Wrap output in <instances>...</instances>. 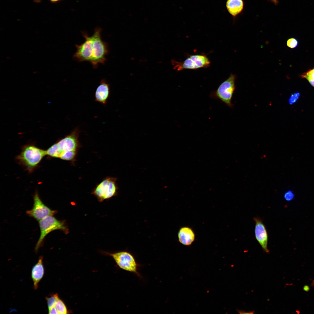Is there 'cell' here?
I'll return each instance as SVG.
<instances>
[{"label": "cell", "instance_id": "ffe728a7", "mask_svg": "<svg viewBox=\"0 0 314 314\" xmlns=\"http://www.w3.org/2000/svg\"><path fill=\"white\" fill-rule=\"evenodd\" d=\"M300 96L299 92H296L292 94L289 99V103L290 105H292L295 103L298 99Z\"/></svg>", "mask_w": 314, "mask_h": 314}, {"label": "cell", "instance_id": "cb8c5ba5", "mask_svg": "<svg viewBox=\"0 0 314 314\" xmlns=\"http://www.w3.org/2000/svg\"><path fill=\"white\" fill-rule=\"evenodd\" d=\"M237 311L240 314H253V313H254V311H244V310H238V309L237 310Z\"/></svg>", "mask_w": 314, "mask_h": 314}, {"label": "cell", "instance_id": "d6986e66", "mask_svg": "<svg viewBox=\"0 0 314 314\" xmlns=\"http://www.w3.org/2000/svg\"><path fill=\"white\" fill-rule=\"evenodd\" d=\"M287 45L288 47L291 48H294L297 46L298 42L297 40L295 38H290L288 40Z\"/></svg>", "mask_w": 314, "mask_h": 314}, {"label": "cell", "instance_id": "7c38bea8", "mask_svg": "<svg viewBox=\"0 0 314 314\" xmlns=\"http://www.w3.org/2000/svg\"><path fill=\"white\" fill-rule=\"evenodd\" d=\"M110 94L109 85L104 79L102 80L95 93V101L104 105L106 104Z\"/></svg>", "mask_w": 314, "mask_h": 314}, {"label": "cell", "instance_id": "9c48e42d", "mask_svg": "<svg viewBox=\"0 0 314 314\" xmlns=\"http://www.w3.org/2000/svg\"><path fill=\"white\" fill-rule=\"evenodd\" d=\"M33 204L32 209L27 210L26 214L39 222L46 217L53 215L57 213L45 204L36 192L33 196Z\"/></svg>", "mask_w": 314, "mask_h": 314}, {"label": "cell", "instance_id": "8fae6325", "mask_svg": "<svg viewBox=\"0 0 314 314\" xmlns=\"http://www.w3.org/2000/svg\"><path fill=\"white\" fill-rule=\"evenodd\" d=\"M254 220L255 222V234L256 240L263 251L268 253L269 250L267 247L268 234L265 227L259 217H254Z\"/></svg>", "mask_w": 314, "mask_h": 314}, {"label": "cell", "instance_id": "5bb4252c", "mask_svg": "<svg viewBox=\"0 0 314 314\" xmlns=\"http://www.w3.org/2000/svg\"><path fill=\"white\" fill-rule=\"evenodd\" d=\"M244 6V0H227L226 3L227 10L233 18L242 14Z\"/></svg>", "mask_w": 314, "mask_h": 314}, {"label": "cell", "instance_id": "484cf974", "mask_svg": "<svg viewBox=\"0 0 314 314\" xmlns=\"http://www.w3.org/2000/svg\"><path fill=\"white\" fill-rule=\"evenodd\" d=\"M270 1L275 5H277L279 3L278 0H270Z\"/></svg>", "mask_w": 314, "mask_h": 314}, {"label": "cell", "instance_id": "9a60e30c", "mask_svg": "<svg viewBox=\"0 0 314 314\" xmlns=\"http://www.w3.org/2000/svg\"><path fill=\"white\" fill-rule=\"evenodd\" d=\"M179 242L185 245H190L194 241L195 235L193 231L190 228L185 227L181 228L178 233Z\"/></svg>", "mask_w": 314, "mask_h": 314}, {"label": "cell", "instance_id": "3957f363", "mask_svg": "<svg viewBox=\"0 0 314 314\" xmlns=\"http://www.w3.org/2000/svg\"><path fill=\"white\" fill-rule=\"evenodd\" d=\"M39 222L40 233L35 246L36 251L42 246L45 237L49 233L58 230L62 231L65 234L69 232L65 221L59 220L53 215L47 216Z\"/></svg>", "mask_w": 314, "mask_h": 314}, {"label": "cell", "instance_id": "52a82bcc", "mask_svg": "<svg viewBox=\"0 0 314 314\" xmlns=\"http://www.w3.org/2000/svg\"><path fill=\"white\" fill-rule=\"evenodd\" d=\"M100 28H96L92 35L93 40L94 51L90 62L94 67L99 64H104L106 61V56L108 52L107 43L101 38Z\"/></svg>", "mask_w": 314, "mask_h": 314}, {"label": "cell", "instance_id": "7a4b0ae2", "mask_svg": "<svg viewBox=\"0 0 314 314\" xmlns=\"http://www.w3.org/2000/svg\"><path fill=\"white\" fill-rule=\"evenodd\" d=\"M46 155V151L33 145H27L25 147L17 156L16 160L19 164L31 172Z\"/></svg>", "mask_w": 314, "mask_h": 314}, {"label": "cell", "instance_id": "ba28073f", "mask_svg": "<svg viewBox=\"0 0 314 314\" xmlns=\"http://www.w3.org/2000/svg\"><path fill=\"white\" fill-rule=\"evenodd\" d=\"M174 69L179 71L185 69H197L207 67L210 62L207 57L202 55H191L182 62L174 61Z\"/></svg>", "mask_w": 314, "mask_h": 314}, {"label": "cell", "instance_id": "4fadbf2b", "mask_svg": "<svg viewBox=\"0 0 314 314\" xmlns=\"http://www.w3.org/2000/svg\"><path fill=\"white\" fill-rule=\"evenodd\" d=\"M43 257H39L37 263L33 267L31 272V278L33 282L34 288L37 289L39 282L43 278L44 272L43 264Z\"/></svg>", "mask_w": 314, "mask_h": 314}, {"label": "cell", "instance_id": "d4e9b609", "mask_svg": "<svg viewBox=\"0 0 314 314\" xmlns=\"http://www.w3.org/2000/svg\"><path fill=\"white\" fill-rule=\"evenodd\" d=\"M49 313L58 314V313L56 308L54 307L52 308L49 310Z\"/></svg>", "mask_w": 314, "mask_h": 314}, {"label": "cell", "instance_id": "6da1fadb", "mask_svg": "<svg viewBox=\"0 0 314 314\" xmlns=\"http://www.w3.org/2000/svg\"><path fill=\"white\" fill-rule=\"evenodd\" d=\"M80 131L75 128L69 135L59 140L57 144L60 152V158L74 163L81 147L78 138Z\"/></svg>", "mask_w": 314, "mask_h": 314}, {"label": "cell", "instance_id": "277c9868", "mask_svg": "<svg viewBox=\"0 0 314 314\" xmlns=\"http://www.w3.org/2000/svg\"><path fill=\"white\" fill-rule=\"evenodd\" d=\"M121 269L141 277L139 270L141 265L137 263L135 256L130 252L122 251L110 254Z\"/></svg>", "mask_w": 314, "mask_h": 314}, {"label": "cell", "instance_id": "f1b7e54d", "mask_svg": "<svg viewBox=\"0 0 314 314\" xmlns=\"http://www.w3.org/2000/svg\"><path fill=\"white\" fill-rule=\"evenodd\" d=\"M311 285L312 286H314V280L313 281L312 283H311Z\"/></svg>", "mask_w": 314, "mask_h": 314}, {"label": "cell", "instance_id": "30bf717a", "mask_svg": "<svg viewBox=\"0 0 314 314\" xmlns=\"http://www.w3.org/2000/svg\"><path fill=\"white\" fill-rule=\"evenodd\" d=\"M85 41L82 44L76 45V51L73 57L79 61H87L91 62L94 51V45L92 35L88 36L86 33H83Z\"/></svg>", "mask_w": 314, "mask_h": 314}, {"label": "cell", "instance_id": "83f0119b", "mask_svg": "<svg viewBox=\"0 0 314 314\" xmlns=\"http://www.w3.org/2000/svg\"><path fill=\"white\" fill-rule=\"evenodd\" d=\"M34 2L36 3H39L42 1V0H33Z\"/></svg>", "mask_w": 314, "mask_h": 314}, {"label": "cell", "instance_id": "603a6c76", "mask_svg": "<svg viewBox=\"0 0 314 314\" xmlns=\"http://www.w3.org/2000/svg\"><path fill=\"white\" fill-rule=\"evenodd\" d=\"M304 73L314 80V68L312 69L309 70L307 72Z\"/></svg>", "mask_w": 314, "mask_h": 314}, {"label": "cell", "instance_id": "5b68a950", "mask_svg": "<svg viewBox=\"0 0 314 314\" xmlns=\"http://www.w3.org/2000/svg\"><path fill=\"white\" fill-rule=\"evenodd\" d=\"M117 180L116 178L106 177L96 186L92 194L101 202L117 195L118 189Z\"/></svg>", "mask_w": 314, "mask_h": 314}, {"label": "cell", "instance_id": "2e32d148", "mask_svg": "<svg viewBox=\"0 0 314 314\" xmlns=\"http://www.w3.org/2000/svg\"><path fill=\"white\" fill-rule=\"evenodd\" d=\"M46 152L47 155L54 158H59L61 154L57 143L49 148Z\"/></svg>", "mask_w": 314, "mask_h": 314}, {"label": "cell", "instance_id": "4316f807", "mask_svg": "<svg viewBox=\"0 0 314 314\" xmlns=\"http://www.w3.org/2000/svg\"><path fill=\"white\" fill-rule=\"evenodd\" d=\"M62 0H49V1L51 3H55L58 2Z\"/></svg>", "mask_w": 314, "mask_h": 314}, {"label": "cell", "instance_id": "ac0fdd59", "mask_svg": "<svg viewBox=\"0 0 314 314\" xmlns=\"http://www.w3.org/2000/svg\"><path fill=\"white\" fill-rule=\"evenodd\" d=\"M58 298L57 293L51 294L46 297L49 310L54 307Z\"/></svg>", "mask_w": 314, "mask_h": 314}, {"label": "cell", "instance_id": "7402d4cb", "mask_svg": "<svg viewBox=\"0 0 314 314\" xmlns=\"http://www.w3.org/2000/svg\"><path fill=\"white\" fill-rule=\"evenodd\" d=\"M301 76L303 78H306L311 84L314 87V80L304 73L301 75Z\"/></svg>", "mask_w": 314, "mask_h": 314}, {"label": "cell", "instance_id": "44dd1931", "mask_svg": "<svg viewBox=\"0 0 314 314\" xmlns=\"http://www.w3.org/2000/svg\"><path fill=\"white\" fill-rule=\"evenodd\" d=\"M293 194L290 191H288L286 192L284 195V197L285 199L286 200L288 201L292 200L293 197Z\"/></svg>", "mask_w": 314, "mask_h": 314}, {"label": "cell", "instance_id": "e0dca14e", "mask_svg": "<svg viewBox=\"0 0 314 314\" xmlns=\"http://www.w3.org/2000/svg\"><path fill=\"white\" fill-rule=\"evenodd\" d=\"M54 307L58 314H65L68 312L67 308L64 302L59 298L57 300Z\"/></svg>", "mask_w": 314, "mask_h": 314}, {"label": "cell", "instance_id": "8992f818", "mask_svg": "<svg viewBox=\"0 0 314 314\" xmlns=\"http://www.w3.org/2000/svg\"><path fill=\"white\" fill-rule=\"evenodd\" d=\"M236 79V76L231 74L216 90L210 93V97L220 100L228 107H232L233 104L231 103V99L235 89Z\"/></svg>", "mask_w": 314, "mask_h": 314}]
</instances>
